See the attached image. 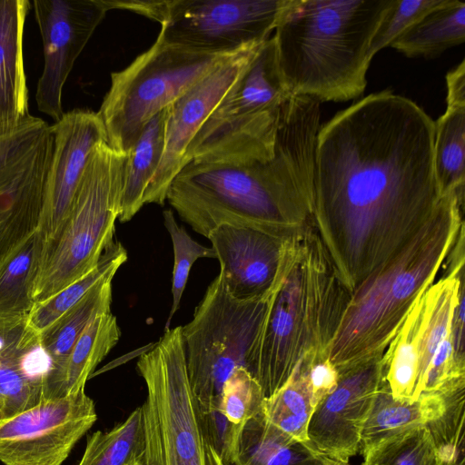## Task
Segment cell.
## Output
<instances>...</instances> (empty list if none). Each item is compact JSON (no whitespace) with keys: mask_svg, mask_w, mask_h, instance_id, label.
Listing matches in <instances>:
<instances>
[{"mask_svg":"<svg viewBox=\"0 0 465 465\" xmlns=\"http://www.w3.org/2000/svg\"><path fill=\"white\" fill-rule=\"evenodd\" d=\"M457 465H465V463H461V464H457Z\"/></svg>","mask_w":465,"mask_h":465,"instance_id":"43","label":"cell"},{"mask_svg":"<svg viewBox=\"0 0 465 465\" xmlns=\"http://www.w3.org/2000/svg\"><path fill=\"white\" fill-rule=\"evenodd\" d=\"M447 104H465V61L462 60L458 66L446 75Z\"/></svg>","mask_w":465,"mask_h":465,"instance_id":"40","label":"cell"},{"mask_svg":"<svg viewBox=\"0 0 465 465\" xmlns=\"http://www.w3.org/2000/svg\"><path fill=\"white\" fill-rule=\"evenodd\" d=\"M434 121L391 90L321 125L309 223L351 294L432 216Z\"/></svg>","mask_w":465,"mask_h":465,"instance_id":"1","label":"cell"},{"mask_svg":"<svg viewBox=\"0 0 465 465\" xmlns=\"http://www.w3.org/2000/svg\"><path fill=\"white\" fill-rule=\"evenodd\" d=\"M285 0H169L158 36L203 53H233L268 40Z\"/></svg>","mask_w":465,"mask_h":465,"instance_id":"11","label":"cell"},{"mask_svg":"<svg viewBox=\"0 0 465 465\" xmlns=\"http://www.w3.org/2000/svg\"><path fill=\"white\" fill-rule=\"evenodd\" d=\"M54 149L45 177L38 230L52 240L66 218L94 147L107 142L97 112L74 109L51 125Z\"/></svg>","mask_w":465,"mask_h":465,"instance_id":"16","label":"cell"},{"mask_svg":"<svg viewBox=\"0 0 465 465\" xmlns=\"http://www.w3.org/2000/svg\"><path fill=\"white\" fill-rule=\"evenodd\" d=\"M463 205L464 189L444 194L419 231L350 294L324 353L339 375L381 360L464 237Z\"/></svg>","mask_w":465,"mask_h":465,"instance_id":"3","label":"cell"},{"mask_svg":"<svg viewBox=\"0 0 465 465\" xmlns=\"http://www.w3.org/2000/svg\"><path fill=\"white\" fill-rule=\"evenodd\" d=\"M125 159L107 142L92 150L66 218L56 235L44 241L33 289L35 304L91 272L114 242Z\"/></svg>","mask_w":465,"mask_h":465,"instance_id":"6","label":"cell"},{"mask_svg":"<svg viewBox=\"0 0 465 465\" xmlns=\"http://www.w3.org/2000/svg\"><path fill=\"white\" fill-rule=\"evenodd\" d=\"M361 453V465H442L427 426L394 434Z\"/></svg>","mask_w":465,"mask_h":465,"instance_id":"33","label":"cell"},{"mask_svg":"<svg viewBox=\"0 0 465 465\" xmlns=\"http://www.w3.org/2000/svg\"><path fill=\"white\" fill-rule=\"evenodd\" d=\"M314 410L302 361L289 381L274 394L264 399L261 412L278 430L308 443V427Z\"/></svg>","mask_w":465,"mask_h":465,"instance_id":"30","label":"cell"},{"mask_svg":"<svg viewBox=\"0 0 465 465\" xmlns=\"http://www.w3.org/2000/svg\"><path fill=\"white\" fill-rule=\"evenodd\" d=\"M165 109L145 124L126 153L118 218L122 223L130 221L144 205L145 190L159 165L163 150Z\"/></svg>","mask_w":465,"mask_h":465,"instance_id":"26","label":"cell"},{"mask_svg":"<svg viewBox=\"0 0 465 465\" xmlns=\"http://www.w3.org/2000/svg\"><path fill=\"white\" fill-rule=\"evenodd\" d=\"M444 0H392L384 14L370 45L373 56Z\"/></svg>","mask_w":465,"mask_h":465,"instance_id":"37","label":"cell"},{"mask_svg":"<svg viewBox=\"0 0 465 465\" xmlns=\"http://www.w3.org/2000/svg\"><path fill=\"white\" fill-rule=\"evenodd\" d=\"M121 331L111 312L94 318L66 358L46 379L44 400L58 399L84 389L96 366L116 345Z\"/></svg>","mask_w":465,"mask_h":465,"instance_id":"21","label":"cell"},{"mask_svg":"<svg viewBox=\"0 0 465 465\" xmlns=\"http://www.w3.org/2000/svg\"><path fill=\"white\" fill-rule=\"evenodd\" d=\"M182 326L166 329L137 361L146 386L141 408L143 432L142 465H222L208 442L202 412L192 390Z\"/></svg>","mask_w":465,"mask_h":465,"instance_id":"7","label":"cell"},{"mask_svg":"<svg viewBox=\"0 0 465 465\" xmlns=\"http://www.w3.org/2000/svg\"><path fill=\"white\" fill-rule=\"evenodd\" d=\"M392 0H285L272 36L292 95L319 102L359 97L370 45Z\"/></svg>","mask_w":465,"mask_h":465,"instance_id":"5","label":"cell"},{"mask_svg":"<svg viewBox=\"0 0 465 465\" xmlns=\"http://www.w3.org/2000/svg\"><path fill=\"white\" fill-rule=\"evenodd\" d=\"M434 172L440 194L464 189L465 104H447L434 122Z\"/></svg>","mask_w":465,"mask_h":465,"instance_id":"28","label":"cell"},{"mask_svg":"<svg viewBox=\"0 0 465 465\" xmlns=\"http://www.w3.org/2000/svg\"><path fill=\"white\" fill-rule=\"evenodd\" d=\"M52 361L27 317L0 319V405L4 420L44 400Z\"/></svg>","mask_w":465,"mask_h":465,"instance_id":"19","label":"cell"},{"mask_svg":"<svg viewBox=\"0 0 465 465\" xmlns=\"http://www.w3.org/2000/svg\"><path fill=\"white\" fill-rule=\"evenodd\" d=\"M381 360L340 374L338 383L315 408L308 443L321 455L342 462L361 449V434L382 382Z\"/></svg>","mask_w":465,"mask_h":465,"instance_id":"17","label":"cell"},{"mask_svg":"<svg viewBox=\"0 0 465 465\" xmlns=\"http://www.w3.org/2000/svg\"><path fill=\"white\" fill-rule=\"evenodd\" d=\"M234 53L190 50L157 36L129 65L111 74L110 88L97 112L109 146L126 154L152 117Z\"/></svg>","mask_w":465,"mask_h":465,"instance_id":"8","label":"cell"},{"mask_svg":"<svg viewBox=\"0 0 465 465\" xmlns=\"http://www.w3.org/2000/svg\"><path fill=\"white\" fill-rule=\"evenodd\" d=\"M127 260V252L119 242H113L102 254L97 265L45 301L36 303L27 316V325L41 334L89 292L103 282L113 280Z\"/></svg>","mask_w":465,"mask_h":465,"instance_id":"27","label":"cell"},{"mask_svg":"<svg viewBox=\"0 0 465 465\" xmlns=\"http://www.w3.org/2000/svg\"><path fill=\"white\" fill-rule=\"evenodd\" d=\"M106 9H121L134 12L161 24L166 15L169 0H103Z\"/></svg>","mask_w":465,"mask_h":465,"instance_id":"39","label":"cell"},{"mask_svg":"<svg viewBox=\"0 0 465 465\" xmlns=\"http://www.w3.org/2000/svg\"><path fill=\"white\" fill-rule=\"evenodd\" d=\"M444 412L427 424L442 465L465 463V385L444 393Z\"/></svg>","mask_w":465,"mask_h":465,"instance_id":"34","label":"cell"},{"mask_svg":"<svg viewBox=\"0 0 465 465\" xmlns=\"http://www.w3.org/2000/svg\"><path fill=\"white\" fill-rule=\"evenodd\" d=\"M163 216L164 226L172 239L174 255L171 289L173 302L165 325L166 330L170 328V322L179 308L193 264L199 258L216 257L212 247H206L194 241L185 229L177 223L172 210H164Z\"/></svg>","mask_w":465,"mask_h":465,"instance_id":"36","label":"cell"},{"mask_svg":"<svg viewBox=\"0 0 465 465\" xmlns=\"http://www.w3.org/2000/svg\"><path fill=\"white\" fill-rule=\"evenodd\" d=\"M43 248L44 238L36 229L0 257V319L27 317L33 309Z\"/></svg>","mask_w":465,"mask_h":465,"instance_id":"23","label":"cell"},{"mask_svg":"<svg viewBox=\"0 0 465 465\" xmlns=\"http://www.w3.org/2000/svg\"><path fill=\"white\" fill-rule=\"evenodd\" d=\"M444 393H423L413 401L392 396L387 383L377 391L361 434V452L394 434L427 426L445 411Z\"/></svg>","mask_w":465,"mask_h":465,"instance_id":"22","label":"cell"},{"mask_svg":"<svg viewBox=\"0 0 465 465\" xmlns=\"http://www.w3.org/2000/svg\"><path fill=\"white\" fill-rule=\"evenodd\" d=\"M302 366L316 408V406L334 390L340 375L335 367L327 359L314 360L308 358L302 361Z\"/></svg>","mask_w":465,"mask_h":465,"instance_id":"38","label":"cell"},{"mask_svg":"<svg viewBox=\"0 0 465 465\" xmlns=\"http://www.w3.org/2000/svg\"><path fill=\"white\" fill-rule=\"evenodd\" d=\"M143 456L142 412L138 407L111 430L89 435L77 465H127L142 460Z\"/></svg>","mask_w":465,"mask_h":465,"instance_id":"32","label":"cell"},{"mask_svg":"<svg viewBox=\"0 0 465 465\" xmlns=\"http://www.w3.org/2000/svg\"><path fill=\"white\" fill-rule=\"evenodd\" d=\"M4 418H3V415H2V410H1V405H0V421L3 420Z\"/></svg>","mask_w":465,"mask_h":465,"instance_id":"42","label":"cell"},{"mask_svg":"<svg viewBox=\"0 0 465 465\" xmlns=\"http://www.w3.org/2000/svg\"><path fill=\"white\" fill-rule=\"evenodd\" d=\"M53 149L51 125L31 114L0 135V257L38 228Z\"/></svg>","mask_w":465,"mask_h":465,"instance_id":"12","label":"cell"},{"mask_svg":"<svg viewBox=\"0 0 465 465\" xmlns=\"http://www.w3.org/2000/svg\"><path fill=\"white\" fill-rule=\"evenodd\" d=\"M28 0H0V135L15 130L30 114L23 38Z\"/></svg>","mask_w":465,"mask_h":465,"instance_id":"20","label":"cell"},{"mask_svg":"<svg viewBox=\"0 0 465 465\" xmlns=\"http://www.w3.org/2000/svg\"><path fill=\"white\" fill-rule=\"evenodd\" d=\"M419 300L381 358L382 379L392 396L400 400H416L415 391L419 379Z\"/></svg>","mask_w":465,"mask_h":465,"instance_id":"31","label":"cell"},{"mask_svg":"<svg viewBox=\"0 0 465 465\" xmlns=\"http://www.w3.org/2000/svg\"><path fill=\"white\" fill-rule=\"evenodd\" d=\"M262 44L248 45L235 52L166 107L163 150L145 190L143 204L164 203L173 180L187 163L188 149L199 129Z\"/></svg>","mask_w":465,"mask_h":465,"instance_id":"14","label":"cell"},{"mask_svg":"<svg viewBox=\"0 0 465 465\" xmlns=\"http://www.w3.org/2000/svg\"><path fill=\"white\" fill-rule=\"evenodd\" d=\"M97 420L84 389L45 400L0 421V461L5 465H62Z\"/></svg>","mask_w":465,"mask_h":465,"instance_id":"13","label":"cell"},{"mask_svg":"<svg viewBox=\"0 0 465 465\" xmlns=\"http://www.w3.org/2000/svg\"><path fill=\"white\" fill-rule=\"evenodd\" d=\"M265 308L266 297L252 301L233 298L217 275L192 321L182 326L188 377L202 413L218 408L227 378L237 368H246Z\"/></svg>","mask_w":465,"mask_h":465,"instance_id":"9","label":"cell"},{"mask_svg":"<svg viewBox=\"0 0 465 465\" xmlns=\"http://www.w3.org/2000/svg\"><path fill=\"white\" fill-rule=\"evenodd\" d=\"M112 281L108 280L95 286L40 334L42 345L51 358L52 369L63 362L94 318L111 312Z\"/></svg>","mask_w":465,"mask_h":465,"instance_id":"29","label":"cell"},{"mask_svg":"<svg viewBox=\"0 0 465 465\" xmlns=\"http://www.w3.org/2000/svg\"><path fill=\"white\" fill-rule=\"evenodd\" d=\"M291 96L270 37L199 129L187 163L273 141L282 109Z\"/></svg>","mask_w":465,"mask_h":465,"instance_id":"10","label":"cell"},{"mask_svg":"<svg viewBox=\"0 0 465 465\" xmlns=\"http://www.w3.org/2000/svg\"><path fill=\"white\" fill-rule=\"evenodd\" d=\"M44 52L38 80V110L54 122L64 115L63 88L74 62L108 10L103 0H35Z\"/></svg>","mask_w":465,"mask_h":465,"instance_id":"15","label":"cell"},{"mask_svg":"<svg viewBox=\"0 0 465 465\" xmlns=\"http://www.w3.org/2000/svg\"><path fill=\"white\" fill-rule=\"evenodd\" d=\"M325 465H349V463L332 460V459H329V460L327 461V463Z\"/></svg>","mask_w":465,"mask_h":465,"instance_id":"41","label":"cell"},{"mask_svg":"<svg viewBox=\"0 0 465 465\" xmlns=\"http://www.w3.org/2000/svg\"><path fill=\"white\" fill-rule=\"evenodd\" d=\"M320 103L292 95L272 142L192 159L173 180L166 200L206 238L223 224L288 237L309 222L313 208Z\"/></svg>","mask_w":465,"mask_h":465,"instance_id":"2","label":"cell"},{"mask_svg":"<svg viewBox=\"0 0 465 465\" xmlns=\"http://www.w3.org/2000/svg\"><path fill=\"white\" fill-rule=\"evenodd\" d=\"M349 296L310 223L284 239L279 271L246 359V370L265 398L280 390L303 360L325 359Z\"/></svg>","mask_w":465,"mask_h":465,"instance_id":"4","label":"cell"},{"mask_svg":"<svg viewBox=\"0 0 465 465\" xmlns=\"http://www.w3.org/2000/svg\"><path fill=\"white\" fill-rule=\"evenodd\" d=\"M207 238L228 292L240 301L266 297L279 271L285 238L228 224L216 227Z\"/></svg>","mask_w":465,"mask_h":465,"instance_id":"18","label":"cell"},{"mask_svg":"<svg viewBox=\"0 0 465 465\" xmlns=\"http://www.w3.org/2000/svg\"><path fill=\"white\" fill-rule=\"evenodd\" d=\"M264 399L258 381L246 368L239 367L223 383L217 410L232 424L243 430L261 412Z\"/></svg>","mask_w":465,"mask_h":465,"instance_id":"35","label":"cell"},{"mask_svg":"<svg viewBox=\"0 0 465 465\" xmlns=\"http://www.w3.org/2000/svg\"><path fill=\"white\" fill-rule=\"evenodd\" d=\"M464 41L465 3L444 0L398 36L390 46L408 57L430 59Z\"/></svg>","mask_w":465,"mask_h":465,"instance_id":"24","label":"cell"},{"mask_svg":"<svg viewBox=\"0 0 465 465\" xmlns=\"http://www.w3.org/2000/svg\"><path fill=\"white\" fill-rule=\"evenodd\" d=\"M329 459L272 426L260 412L244 426L237 465H325Z\"/></svg>","mask_w":465,"mask_h":465,"instance_id":"25","label":"cell"}]
</instances>
